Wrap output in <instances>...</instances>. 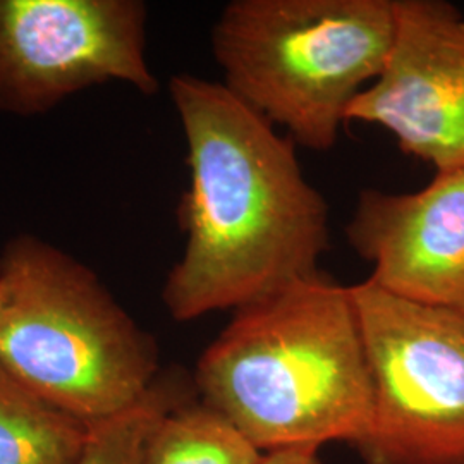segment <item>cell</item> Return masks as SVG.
<instances>
[{
	"instance_id": "obj_10",
	"label": "cell",
	"mask_w": 464,
	"mask_h": 464,
	"mask_svg": "<svg viewBox=\"0 0 464 464\" xmlns=\"http://www.w3.org/2000/svg\"><path fill=\"white\" fill-rule=\"evenodd\" d=\"M262 452L205 406L197 391L160 418L150 433L143 464H255Z\"/></svg>"
},
{
	"instance_id": "obj_6",
	"label": "cell",
	"mask_w": 464,
	"mask_h": 464,
	"mask_svg": "<svg viewBox=\"0 0 464 464\" xmlns=\"http://www.w3.org/2000/svg\"><path fill=\"white\" fill-rule=\"evenodd\" d=\"M153 95L140 0H0V111L36 116L95 84Z\"/></svg>"
},
{
	"instance_id": "obj_2",
	"label": "cell",
	"mask_w": 464,
	"mask_h": 464,
	"mask_svg": "<svg viewBox=\"0 0 464 464\" xmlns=\"http://www.w3.org/2000/svg\"><path fill=\"white\" fill-rule=\"evenodd\" d=\"M232 314L199 356V401L260 452L354 446L373 392L351 285L318 272Z\"/></svg>"
},
{
	"instance_id": "obj_8",
	"label": "cell",
	"mask_w": 464,
	"mask_h": 464,
	"mask_svg": "<svg viewBox=\"0 0 464 464\" xmlns=\"http://www.w3.org/2000/svg\"><path fill=\"white\" fill-rule=\"evenodd\" d=\"M346 237L383 291L464 314V167L415 193L363 189Z\"/></svg>"
},
{
	"instance_id": "obj_11",
	"label": "cell",
	"mask_w": 464,
	"mask_h": 464,
	"mask_svg": "<svg viewBox=\"0 0 464 464\" xmlns=\"http://www.w3.org/2000/svg\"><path fill=\"white\" fill-rule=\"evenodd\" d=\"M193 394V379H186L179 372L160 373L147 396L130 410L90 425L83 450L74 464H143L145 446L155 425Z\"/></svg>"
},
{
	"instance_id": "obj_5",
	"label": "cell",
	"mask_w": 464,
	"mask_h": 464,
	"mask_svg": "<svg viewBox=\"0 0 464 464\" xmlns=\"http://www.w3.org/2000/svg\"><path fill=\"white\" fill-rule=\"evenodd\" d=\"M372 377L366 464H464V314L351 285Z\"/></svg>"
},
{
	"instance_id": "obj_12",
	"label": "cell",
	"mask_w": 464,
	"mask_h": 464,
	"mask_svg": "<svg viewBox=\"0 0 464 464\" xmlns=\"http://www.w3.org/2000/svg\"><path fill=\"white\" fill-rule=\"evenodd\" d=\"M255 464H322L318 449L289 448L262 452Z\"/></svg>"
},
{
	"instance_id": "obj_1",
	"label": "cell",
	"mask_w": 464,
	"mask_h": 464,
	"mask_svg": "<svg viewBox=\"0 0 464 464\" xmlns=\"http://www.w3.org/2000/svg\"><path fill=\"white\" fill-rule=\"evenodd\" d=\"M169 93L189 167L178 210L186 246L162 291L170 316L236 312L318 274L329 207L296 143L222 83L176 74Z\"/></svg>"
},
{
	"instance_id": "obj_3",
	"label": "cell",
	"mask_w": 464,
	"mask_h": 464,
	"mask_svg": "<svg viewBox=\"0 0 464 464\" xmlns=\"http://www.w3.org/2000/svg\"><path fill=\"white\" fill-rule=\"evenodd\" d=\"M0 368L90 425L130 410L162 373L153 337L97 274L30 234L0 255Z\"/></svg>"
},
{
	"instance_id": "obj_7",
	"label": "cell",
	"mask_w": 464,
	"mask_h": 464,
	"mask_svg": "<svg viewBox=\"0 0 464 464\" xmlns=\"http://www.w3.org/2000/svg\"><path fill=\"white\" fill-rule=\"evenodd\" d=\"M349 121L392 134L435 170L464 167V14L446 0H396V34L381 76Z\"/></svg>"
},
{
	"instance_id": "obj_4",
	"label": "cell",
	"mask_w": 464,
	"mask_h": 464,
	"mask_svg": "<svg viewBox=\"0 0 464 464\" xmlns=\"http://www.w3.org/2000/svg\"><path fill=\"white\" fill-rule=\"evenodd\" d=\"M396 0H232L212 50L234 97L304 149H334L353 102L381 76Z\"/></svg>"
},
{
	"instance_id": "obj_9",
	"label": "cell",
	"mask_w": 464,
	"mask_h": 464,
	"mask_svg": "<svg viewBox=\"0 0 464 464\" xmlns=\"http://www.w3.org/2000/svg\"><path fill=\"white\" fill-rule=\"evenodd\" d=\"M88 431L0 368V464H74Z\"/></svg>"
}]
</instances>
